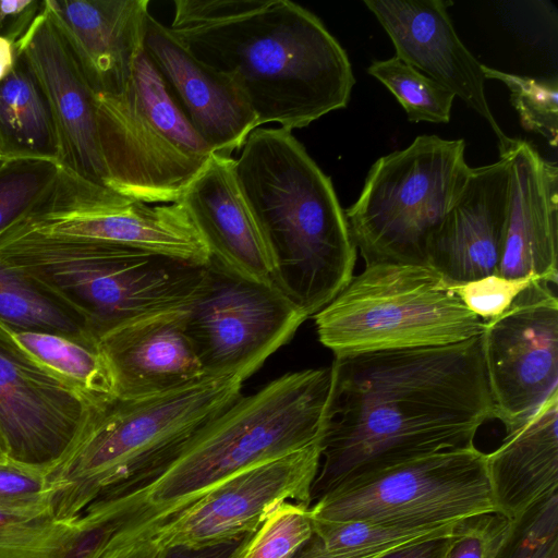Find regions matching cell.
<instances>
[{"label":"cell","mask_w":558,"mask_h":558,"mask_svg":"<svg viewBox=\"0 0 558 558\" xmlns=\"http://www.w3.org/2000/svg\"><path fill=\"white\" fill-rule=\"evenodd\" d=\"M311 505L342 482L409 459L474 446L493 416L482 336L335 356Z\"/></svg>","instance_id":"1"},{"label":"cell","mask_w":558,"mask_h":558,"mask_svg":"<svg viewBox=\"0 0 558 558\" xmlns=\"http://www.w3.org/2000/svg\"><path fill=\"white\" fill-rule=\"evenodd\" d=\"M169 28L202 62L230 76L258 126L302 129L345 108L355 78L345 50L289 0H175Z\"/></svg>","instance_id":"2"},{"label":"cell","mask_w":558,"mask_h":558,"mask_svg":"<svg viewBox=\"0 0 558 558\" xmlns=\"http://www.w3.org/2000/svg\"><path fill=\"white\" fill-rule=\"evenodd\" d=\"M332 388L330 366L281 375L240 396L162 465L86 510L135 532L189 506L255 464L322 441Z\"/></svg>","instance_id":"3"},{"label":"cell","mask_w":558,"mask_h":558,"mask_svg":"<svg viewBox=\"0 0 558 558\" xmlns=\"http://www.w3.org/2000/svg\"><path fill=\"white\" fill-rule=\"evenodd\" d=\"M234 171L270 250L274 286L307 318L314 316L350 282L356 262L330 178L279 126L255 129Z\"/></svg>","instance_id":"4"},{"label":"cell","mask_w":558,"mask_h":558,"mask_svg":"<svg viewBox=\"0 0 558 558\" xmlns=\"http://www.w3.org/2000/svg\"><path fill=\"white\" fill-rule=\"evenodd\" d=\"M0 263L102 333L186 308L204 267L114 243L39 233L15 222L0 233Z\"/></svg>","instance_id":"5"},{"label":"cell","mask_w":558,"mask_h":558,"mask_svg":"<svg viewBox=\"0 0 558 558\" xmlns=\"http://www.w3.org/2000/svg\"><path fill=\"white\" fill-rule=\"evenodd\" d=\"M243 383L234 376L204 377L154 397L113 398L93 407L74 445L46 477L52 515L74 520L97 498L162 465L241 396Z\"/></svg>","instance_id":"6"},{"label":"cell","mask_w":558,"mask_h":558,"mask_svg":"<svg viewBox=\"0 0 558 558\" xmlns=\"http://www.w3.org/2000/svg\"><path fill=\"white\" fill-rule=\"evenodd\" d=\"M313 317L335 356L447 345L484 330L438 272L403 264L365 266Z\"/></svg>","instance_id":"7"},{"label":"cell","mask_w":558,"mask_h":558,"mask_svg":"<svg viewBox=\"0 0 558 558\" xmlns=\"http://www.w3.org/2000/svg\"><path fill=\"white\" fill-rule=\"evenodd\" d=\"M464 151L462 138L420 135L372 165L344 210L365 266H427L428 243L470 175Z\"/></svg>","instance_id":"8"},{"label":"cell","mask_w":558,"mask_h":558,"mask_svg":"<svg viewBox=\"0 0 558 558\" xmlns=\"http://www.w3.org/2000/svg\"><path fill=\"white\" fill-rule=\"evenodd\" d=\"M109 189L145 204L175 203L214 154L171 97L143 49L117 95H96Z\"/></svg>","instance_id":"9"},{"label":"cell","mask_w":558,"mask_h":558,"mask_svg":"<svg viewBox=\"0 0 558 558\" xmlns=\"http://www.w3.org/2000/svg\"><path fill=\"white\" fill-rule=\"evenodd\" d=\"M498 513L486 453L439 451L353 476L310 506L317 522L441 525Z\"/></svg>","instance_id":"10"},{"label":"cell","mask_w":558,"mask_h":558,"mask_svg":"<svg viewBox=\"0 0 558 558\" xmlns=\"http://www.w3.org/2000/svg\"><path fill=\"white\" fill-rule=\"evenodd\" d=\"M320 457L319 441L245 469L168 518L114 535L99 558H157L175 547H207L255 533L283 502L311 506Z\"/></svg>","instance_id":"11"},{"label":"cell","mask_w":558,"mask_h":558,"mask_svg":"<svg viewBox=\"0 0 558 558\" xmlns=\"http://www.w3.org/2000/svg\"><path fill=\"white\" fill-rule=\"evenodd\" d=\"M306 319L274 284L247 279L213 258L186 307V329L205 376L243 381Z\"/></svg>","instance_id":"12"},{"label":"cell","mask_w":558,"mask_h":558,"mask_svg":"<svg viewBox=\"0 0 558 558\" xmlns=\"http://www.w3.org/2000/svg\"><path fill=\"white\" fill-rule=\"evenodd\" d=\"M39 233L130 246L196 265L209 251L184 207L175 202L153 206L83 179L59 180L33 211Z\"/></svg>","instance_id":"13"},{"label":"cell","mask_w":558,"mask_h":558,"mask_svg":"<svg viewBox=\"0 0 558 558\" xmlns=\"http://www.w3.org/2000/svg\"><path fill=\"white\" fill-rule=\"evenodd\" d=\"M481 336L493 416L509 433L558 389V299L550 283L534 280L484 322Z\"/></svg>","instance_id":"14"},{"label":"cell","mask_w":558,"mask_h":558,"mask_svg":"<svg viewBox=\"0 0 558 558\" xmlns=\"http://www.w3.org/2000/svg\"><path fill=\"white\" fill-rule=\"evenodd\" d=\"M95 405L24 351L0 323V435L10 462L47 477Z\"/></svg>","instance_id":"15"},{"label":"cell","mask_w":558,"mask_h":558,"mask_svg":"<svg viewBox=\"0 0 558 558\" xmlns=\"http://www.w3.org/2000/svg\"><path fill=\"white\" fill-rule=\"evenodd\" d=\"M144 50L189 123L215 154L231 157L258 126L248 100L228 75L197 59L151 14Z\"/></svg>","instance_id":"16"},{"label":"cell","mask_w":558,"mask_h":558,"mask_svg":"<svg viewBox=\"0 0 558 558\" xmlns=\"http://www.w3.org/2000/svg\"><path fill=\"white\" fill-rule=\"evenodd\" d=\"M391 39L396 57L459 97L489 124L498 149L509 136L493 116L480 63L460 40L441 0H365Z\"/></svg>","instance_id":"17"},{"label":"cell","mask_w":558,"mask_h":558,"mask_svg":"<svg viewBox=\"0 0 558 558\" xmlns=\"http://www.w3.org/2000/svg\"><path fill=\"white\" fill-rule=\"evenodd\" d=\"M15 45L49 102L58 134L60 166L109 187L97 130L96 95L46 4Z\"/></svg>","instance_id":"18"},{"label":"cell","mask_w":558,"mask_h":558,"mask_svg":"<svg viewBox=\"0 0 558 558\" xmlns=\"http://www.w3.org/2000/svg\"><path fill=\"white\" fill-rule=\"evenodd\" d=\"M507 157L471 168L468 181L427 247V266L449 284L496 275L509 209Z\"/></svg>","instance_id":"19"},{"label":"cell","mask_w":558,"mask_h":558,"mask_svg":"<svg viewBox=\"0 0 558 558\" xmlns=\"http://www.w3.org/2000/svg\"><path fill=\"white\" fill-rule=\"evenodd\" d=\"M509 161V209L497 274L558 279V168L529 142L510 137L498 149Z\"/></svg>","instance_id":"20"},{"label":"cell","mask_w":558,"mask_h":558,"mask_svg":"<svg viewBox=\"0 0 558 558\" xmlns=\"http://www.w3.org/2000/svg\"><path fill=\"white\" fill-rule=\"evenodd\" d=\"M97 343L118 399L154 397L206 377L186 329V308L131 320L99 336Z\"/></svg>","instance_id":"21"},{"label":"cell","mask_w":558,"mask_h":558,"mask_svg":"<svg viewBox=\"0 0 558 558\" xmlns=\"http://www.w3.org/2000/svg\"><path fill=\"white\" fill-rule=\"evenodd\" d=\"M95 95L120 94L144 49L148 0H45Z\"/></svg>","instance_id":"22"},{"label":"cell","mask_w":558,"mask_h":558,"mask_svg":"<svg viewBox=\"0 0 558 558\" xmlns=\"http://www.w3.org/2000/svg\"><path fill=\"white\" fill-rule=\"evenodd\" d=\"M235 159L213 154L180 203L210 258L247 279L274 284V259L239 185Z\"/></svg>","instance_id":"23"},{"label":"cell","mask_w":558,"mask_h":558,"mask_svg":"<svg viewBox=\"0 0 558 558\" xmlns=\"http://www.w3.org/2000/svg\"><path fill=\"white\" fill-rule=\"evenodd\" d=\"M558 389L490 453L486 465L498 513L514 519L558 492Z\"/></svg>","instance_id":"24"},{"label":"cell","mask_w":558,"mask_h":558,"mask_svg":"<svg viewBox=\"0 0 558 558\" xmlns=\"http://www.w3.org/2000/svg\"><path fill=\"white\" fill-rule=\"evenodd\" d=\"M0 151L3 161L60 160L58 134L46 94L19 51L12 71L0 82Z\"/></svg>","instance_id":"25"},{"label":"cell","mask_w":558,"mask_h":558,"mask_svg":"<svg viewBox=\"0 0 558 558\" xmlns=\"http://www.w3.org/2000/svg\"><path fill=\"white\" fill-rule=\"evenodd\" d=\"M312 522L313 535L293 558H380L408 545L450 535L462 521L421 526Z\"/></svg>","instance_id":"26"},{"label":"cell","mask_w":558,"mask_h":558,"mask_svg":"<svg viewBox=\"0 0 558 558\" xmlns=\"http://www.w3.org/2000/svg\"><path fill=\"white\" fill-rule=\"evenodd\" d=\"M3 326L32 357L95 403L116 398L111 372L97 341L86 342L57 333L14 330Z\"/></svg>","instance_id":"27"},{"label":"cell","mask_w":558,"mask_h":558,"mask_svg":"<svg viewBox=\"0 0 558 558\" xmlns=\"http://www.w3.org/2000/svg\"><path fill=\"white\" fill-rule=\"evenodd\" d=\"M0 322L14 330L50 332L86 342L97 341L80 317L2 263Z\"/></svg>","instance_id":"28"},{"label":"cell","mask_w":558,"mask_h":558,"mask_svg":"<svg viewBox=\"0 0 558 558\" xmlns=\"http://www.w3.org/2000/svg\"><path fill=\"white\" fill-rule=\"evenodd\" d=\"M75 519L57 520L49 508L0 505V558H63Z\"/></svg>","instance_id":"29"},{"label":"cell","mask_w":558,"mask_h":558,"mask_svg":"<svg viewBox=\"0 0 558 558\" xmlns=\"http://www.w3.org/2000/svg\"><path fill=\"white\" fill-rule=\"evenodd\" d=\"M366 71L392 93L410 122H449L456 96L421 71L396 56L372 62Z\"/></svg>","instance_id":"30"},{"label":"cell","mask_w":558,"mask_h":558,"mask_svg":"<svg viewBox=\"0 0 558 558\" xmlns=\"http://www.w3.org/2000/svg\"><path fill=\"white\" fill-rule=\"evenodd\" d=\"M60 165L16 158L0 162V233L23 219L49 191Z\"/></svg>","instance_id":"31"},{"label":"cell","mask_w":558,"mask_h":558,"mask_svg":"<svg viewBox=\"0 0 558 558\" xmlns=\"http://www.w3.org/2000/svg\"><path fill=\"white\" fill-rule=\"evenodd\" d=\"M487 78L504 83L517 110L521 125L542 135L556 148L558 141V82L556 77L538 78L512 74L483 64Z\"/></svg>","instance_id":"32"},{"label":"cell","mask_w":558,"mask_h":558,"mask_svg":"<svg viewBox=\"0 0 558 558\" xmlns=\"http://www.w3.org/2000/svg\"><path fill=\"white\" fill-rule=\"evenodd\" d=\"M494 558H558V492L510 520Z\"/></svg>","instance_id":"33"},{"label":"cell","mask_w":558,"mask_h":558,"mask_svg":"<svg viewBox=\"0 0 558 558\" xmlns=\"http://www.w3.org/2000/svg\"><path fill=\"white\" fill-rule=\"evenodd\" d=\"M312 535L310 507L287 501L265 519L239 558H293Z\"/></svg>","instance_id":"34"},{"label":"cell","mask_w":558,"mask_h":558,"mask_svg":"<svg viewBox=\"0 0 558 558\" xmlns=\"http://www.w3.org/2000/svg\"><path fill=\"white\" fill-rule=\"evenodd\" d=\"M534 280L533 276L508 279L486 276L464 283L449 284L460 301L483 322L502 314Z\"/></svg>","instance_id":"35"},{"label":"cell","mask_w":558,"mask_h":558,"mask_svg":"<svg viewBox=\"0 0 558 558\" xmlns=\"http://www.w3.org/2000/svg\"><path fill=\"white\" fill-rule=\"evenodd\" d=\"M509 525L497 512L465 519L450 535L444 558H494Z\"/></svg>","instance_id":"36"},{"label":"cell","mask_w":558,"mask_h":558,"mask_svg":"<svg viewBox=\"0 0 558 558\" xmlns=\"http://www.w3.org/2000/svg\"><path fill=\"white\" fill-rule=\"evenodd\" d=\"M0 505L15 508H49V485L46 476L10 461L0 463Z\"/></svg>","instance_id":"37"},{"label":"cell","mask_w":558,"mask_h":558,"mask_svg":"<svg viewBox=\"0 0 558 558\" xmlns=\"http://www.w3.org/2000/svg\"><path fill=\"white\" fill-rule=\"evenodd\" d=\"M44 5L45 0H0V36L16 44Z\"/></svg>","instance_id":"38"},{"label":"cell","mask_w":558,"mask_h":558,"mask_svg":"<svg viewBox=\"0 0 558 558\" xmlns=\"http://www.w3.org/2000/svg\"><path fill=\"white\" fill-rule=\"evenodd\" d=\"M253 534L254 533H250L236 539L207 547H175L157 558H239Z\"/></svg>","instance_id":"39"},{"label":"cell","mask_w":558,"mask_h":558,"mask_svg":"<svg viewBox=\"0 0 558 558\" xmlns=\"http://www.w3.org/2000/svg\"><path fill=\"white\" fill-rule=\"evenodd\" d=\"M450 535L433 537L408 545L380 558H444Z\"/></svg>","instance_id":"40"},{"label":"cell","mask_w":558,"mask_h":558,"mask_svg":"<svg viewBox=\"0 0 558 558\" xmlns=\"http://www.w3.org/2000/svg\"><path fill=\"white\" fill-rule=\"evenodd\" d=\"M17 56L16 45L0 36V82L12 71Z\"/></svg>","instance_id":"41"},{"label":"cell","mask_w":558,"mask_h":558,"mask_svg":"<svg viewBox=\"0 0 558 558\" xmlns=\"http://www.w3.org/2000/svg\"><path fill=\"white\" fill-rule=\"evenodd\" d=\"M10 461L5 451V447L2 440V437L0 435V463H5Z\"/></svg>","instance_id":"42"},{"label":"cell","mask_w":558,"mask_h":558,"mask_svg":"<svg viewBox=\"0 0 558 558\" xmlns=\"http://www.w3.org/2000/svg\"><path fill=\"white\" fill-rule=\"evenodd\" d=\"M2 161H3V157H2L1 151H0V162H2Z\"/></svg>","instance_id":"43"}]
</instances>
